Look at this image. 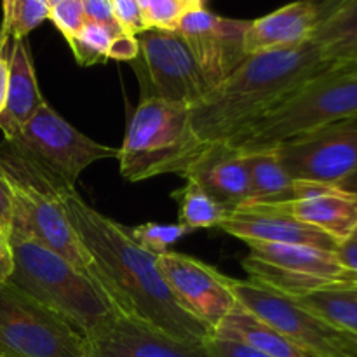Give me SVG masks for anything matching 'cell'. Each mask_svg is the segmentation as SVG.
<instances>
[{"instance_id":"obj_33","label":"cell","mask_w":357,"mask_h":357,"mask_svg":"<svg viewBox=\"0 0 357 357\" xmlns=\"http://www.w3.org/2000/svg\"><path fill=\"white\" fill-rule=\"evenodd\" d=\"M206 349L211 357H268L246 347V345L237 344V342L222 340V338L215 337L206 340Z\"/></svg>"},{"instance_id":"obj_4","label":"cell","mask_w":357,"mask_h":357,"mask_svg":"<svg viewBox=\"0 0 357 357\" xmlns=\"http://www.w3.org/2000/svg\"><path fill=\"white\" fill-rule=\"evenodd\" d=\"M14 253L10 281L86 337L119 312L100 284L66 258L35 239L9 237Z\"/></svg>"},{"instance_id":"obj_18","label":"cell","mask_w":357,"mask_h":357,"mask_svg":"<svg viewBox=\"0 0 357 357\" xmlns=\"http://www.w3.org/2000/svg\"><path fill=\"white\" fill-rule=\"evenodd\" d=\"M316 0H296L264 17L250 21L244 31L246 56L289 49L312 40L317 26Z\"/></svg>"},{"instance_id":"obj_32","label":"cell","mask_w":357,"mask_h":357,"mask_svg":"<svg viewBox=\"0 0 357 357\" xmlns=\"http://www.w3.org/2000/svg\"><path fill=\"white\" fill-rule=\"evenodd\" d=\"M82 3L87 21L110 28L115 33H124L115 21L112 0H82Z\"/></svg>"},{"instance_id":"obj_41","label":"cell","mask_w":357,"mask_h":357,"mask_svg":"<svg viewBox=\"0 0 357 357\" xmlns=\"http://www.w3.org/2000/svg\"><path fill=\"white\" fill-rule=\"evenodd\" d=\"M338 0H316V6H317V16H319V13H323L324 9H328V7H331L333 3H337Z\"/></svg>"},{"instance_id":"obj_7","label":"cell","mask_w":357,"mask_h":357,"mask_svg":"<svg viewBox=\"0 0 357 357\" xmlns=\"http://www.w3.org/2000/svg\"><path fill=\"white\" fill-rule=\"evenodd\" d=\"M0 357H86L84 337L23 289L3 282Z\"/></svg>"},{"instance_id":"obj_35","label":"cell","mask_w":357,"mask_h":357,"mask_svg":"<svg viewBox=\"0 0 357 357\" xmlns=\"http://www.w3.org/2000/svg\"><path fill=\"white\" fill-rule=\"evenodd\" d=\"M9 51L10 38L0 35V114L6 107L7 86H9Z\"/></svg>"},{"instance_id":"obj_25","label":"cell","mask_w":357,"mask_h":357,"mask_svg":"<svg viewBox=\"0 0 357 357\" xmlns=\"http://www.w3.org/2000/svg\"><path fill=\"white\" fill-rule=\"evenodd\" d=\"M173 197L180 202V222L178 223L190 229L192 232L197 229L220 227L229 213L192 180H187L185 187L174 192Z\"/></svg>"},{"instance_id":"obj_11","label":"cell","mask_w":357,"mask_h":357,"mask_svg":"<svg viewBox=\"0 0 357 357\" xmlns=\"http://www.w3.org/2000/svg\"><path fill=\"white\" fill-rule=\"evenodd\" d=\"M7 142L16 143L68 187H75L91 164L119 155L117 149L87 138L47 103L38 108L16 138Z\"/></svg>"},{"instance_id":"obj_22","label":"cell","mask_w":357,"mask_h":357,"mask_svg":"<svg viewBox=\"0 0 357 357\" xmlns=\"http://www.w3.org/2000/svg\"><path fill=\"white\" fill-rule=\"evenodd\" d=\"M213 337L237 342L268 357H310L239 303L223 317Z\"/></svg>"},{"instance_id":"obj_3","label":"cell","mask_w":357,"mask_h":357,"mask_svg":"<svg viewBox=\"0 0 357 357\" xmlns=\"http://www.w3.org/2000/svg\"><path fill=\"white\" fill-rule=\"evenodd\" d=\"M0 174L13 194L9 237L38 241L93 278V260L66 213L65 190L68 185L7 139L0 143Z\"/></svg>"},{"instance_id":"obj_10","label":"cell","mask_w":357,"mask_h":357,"mask_svg":"<svg viewBox=\"0 0 357 357\" xmlns=\"http://www.w3.org/2000/svg\"><path fill=\"white\" fill-rule=\"evenodd\" d=\"M237 303L253 312L310 357H354L345 349L340 331L300 305L295 298L251 279L227 278Z\"/></svg>"},{"instance_id":"obj_16","label":"cell","mask_w":357,"mask_h":357,"mask_svg":"<svg viewBox=\"0 0 357 357\" xmlns=\"http://www.w3.org/2000/svg\"><path fill=\"white\" fill-rule=\"evenodd\" d=\"M180 176L195 181L227 211L246 208L251 202V174L246 153L230 143L206 145Z\"/></svg>"},{"instance_id":"obj_29","label":"cell","mask_w":357,"mask_h":357,"mask_svg":"<svg viewBox=\"0 0 357 357\" xmlns=\"http://www.w3.org/2000/svg\"><path fill=\"white\" fill-rule=\"evenodd\" d=\"M142 10L146 28L155 30H171L178 28L187 9L178 0H136Z\"/></svg>"},{"instance_id":"obj_1","label":"cell","mask_w":357,"mask_h":357,"mask_svg":"<svg viewBox=\"0 0 357 357\" xmlns=\"http://www.w3.org/2000/svg\"><path fill=\"white\" fill-rule=\"evenodd\" d=\"M70 223L93 260V278L115 309L138 317L166 333L206 344L213 331L185 312L157 268V257L143 250L129 229L84 202L73 187L65 190Z\"/></svg>"},{"instance_id":"obj_20","label":"cell","mask_w":357,"mask_h":357,"mask_svg":"<svg viewBox=\"0 0 357 357\" xmlns=\"http://www.w3.org/2000/svg\"><path fill=\"white\" fill-rule=\"evenodd\" d=\"M44 103L45 100L38 89L33 59L26 38H14L10 40L9 51L7 100L0 114V131L3 132V139L16 138Z\"/></svg>"},{"instance_id":"obj_36","label":"cell","mask_w":357,"mask_h":357,"mask_svg":"<svg viewBox=\"0 0 357 357\" xmlns=\"http://www.w3.org/2000/svg\"><path fill=\"white\" fill-rule=\"evenodd\" d=\"M10 223H13V194L0 174V232L10 234Z\"/></svg>"},{"instance_id":"obj_37","label":"cell","mask_w":357,"mask_h":357,"mask_svg":"<svg viewBox=\"0 0 357 357\" xmlns=\"http://www.w3.org/2000/svg\"><path fill=\"white\" fill-rule=\"evenodd\" d=\"M14 271V253L9 234L0 232V284L10 281Z\"/></svg>"},{"instance_id":"obj_5","label":"cell","mask_w":357,"mask_h":357,"mask_svg":"<svg viewBox=\"0 0 357 357\" xmlns=\"http://www.w3.org/2000/svg\"><path fill=\"white\" fill-rule=\"evenodd\" d=\"M357 117V61L330 65L310 77L230 145L243 152L274 149L328 124Z\"/></svg>"},{"instance_id":"obj_14","label":"cell","mask_w":357,"mask_h":357,"mask_svg":"<svg viewBox=\"0 0 357 357\" xmlns=\"http://www.w3.org/2000/svg\"><path fill=\"white\" fill-rule=\"evenodd\" d=\"M86 357H211L206 344H190L160 328L114 312L84 337Z\"/></svg>"},{"instance_id":"obj_31","label":"cell","mask_w":357,"mask_h":357,"mask_svg":"<svg viewBox=\"0 0 357 357\" xmlns=\"http://www.w3.org/2000/svg\"><path fill=\"white\" fill-rule=\"evenodd\" d=\"M112 9H114L115 21L124 33L139 35L142 31L149 30L136 0H112Z\"/></svg>"},{"instance_id":"obj_9","label":"cell","mask_w":357,"mask_h":357,"mask_svg":"<svg viewBox=\"0 0 357 357\" xmlns=\"http://www.w3.org/2000/svg\"><path fill=\"white\" fill-rule=\"evenodd\" d=\"M274 149L296 180L357 192V117L314 129Z\"/></svg>"},{"instance_id":"obj_34","label":"cell","mask_w":357,"mask_h":357,"mask_svg":"<svg viewBox=\"0 0 357 357\" xmlns=\"http://www.w3.org/2000/svg\"><path fill=\"white\" fill-rule=\"evenodd\" d=\"M139 56V42L136 35L121 33L115 35L108 51V59L117 61H131Z\"/></svg>"},{"instance_id":"obj_24","label":"cell","mask_w":357,"mask_h":357,"mask_svg":"<svg viewBox=\"0 0 357 357\" xmlns=\"http://www.w3.org/2000/svg\"><path fill=\"white\" fill-rule=\"evenodd\" d=\"M295 300L335 330L357 337V281L331 282Z\"/></svg>"},{"instance_id":"obj_28","label":"cell","mask_w":357,"mask_h":357,"mask_svg":"<svg viewBox=\"0 0 357 357\" xmlns=\"http://www.w3.org/2000/svg\"><path fill=\"white\" fill-rule=\"evenodd\" d=\"M192 230L181 223L164 225V223L146 222L135 227V229H129V234L135 239V243L139 244L145 251L152 253L153 257H160V255L171 251L169 248L173 244H176L178 241L183 239Z\"/></svg>"},{"instance_id":"obj_13","label":"cell","mask_w":357,"mask_h":357,"mask_svg":"<svg viewBox=\"0 0 357 357\" xmlns=\"http://www.w3.org/2000/svg\"><path fill=\"white\" fill-rule=\"evenodd\" d=\"M157 268L181 309L206 324L213 335L223 317L237 305L225 275L197 258L167 251L157 257Z\"/></svg>"},{"instance_id":"obj_39","label":"cell","mask_w":357,"mask_h":357,"mask_svg":"<svg viewBox=\"0 0 357 357\" xmlns=\"http://www.w3.org/2000/svg\"><path fill=\"white\" fill-rule=\"evenodd\" d=\"M340 335H342V340H344L345 349L351 352V356L357 357V337L356 335L345 333V331H340Z\"/></svg>"},{"instance_id":"obj_19","label":"cell","mask_w":357,"mask_h":357,"mask_svg":"<svg viewBox=\"0 0 357 357\" xmlns=\"http://www.w3.org/2000/svg\"><path fill=\"white\" fill-rule=\"evenodd\" d=\"M282 208L300 222L330 236L338 246L357 229V192L317 183L309 194Z\"/></svg>"},{"instance_id":"obj_30","label":"cell","mask_w":357,"mask_h":357,"mask_svg":"<svg viewBox=\"0 0 357 357\" xmlns=\"http://www.w3.org/2000/svg\"><path fill=\"white\" fill-rule=\"evenodd\" d=\"M49 20L66 40L75 37L87 23L82 0H49Z\"/></svg>"},{"instance_id":"obj_40","label":"cell","mask_w":357,"mask_h":357,"mask_svg":"<svg viewBox=\"0 0 357 357\" xmlns=\"http://www.w3.org/2000/svg\"><path fill=\"white\" fill-rule=\"evenodd\" d=\"M181 6L188 10H194V9H202L204 7V0H178Z\"/></svg>"},{"instance_id":"obj_15","label":"cell","mask_w":357,"mask_h":357,"mask_svg":"<svg viewBox=\"0 0 357 357\" xmlns=\"http://www.w3.org/2000/svg\"><path fill=\"white\" fill-rule=\"evenodd\" d=\"M250 21L216 16L204 7L185 13L176 31L187 42L209 87L230 75L244 59V31Z\"/></svg>"},{"instance_id":"obj_21","label":"cell","mask_w":357,"mask_h":357,"mask_svg":"<svg viewBox=\"0 0 357 357\" xmlns=\"http://www.w3.org/2000/svg\"><path fill=\"white\" fill-rule=\"evenodd\" d=\"M244 153L251 174L250 206H286L307 195L317 185L293 178L282 166L275 149Z\"/></svg>"},{"instance_id":"obj_8","label":"cell","mask_w":357,"mask_h":357,"mask_svg":"<svg viewBox=\"0 0 357 357\" xmlns=\"http://www.w3.org/2000/svg\"><path fill=\"white\" fill-rule=\"evenodd\" d=\"M250 255L243 267L251 281L260 282L284 295L303 296L331 282L357 281L337 251L321 250L303 244H275L248 241Z\"/></svg>"},{"instance_id":"obj_26","label":"cell","mask_w":357,"mask_h":357,"mask_svg":"<svg viewBox=\"0 0 357 357\" xmlns=\"http://www.w3.org/2000/svg\"><path fill=\"white\" fill-rule=\"evenodd\" d=\"M49 20V0H3V23L0 35L26 38V35Z\"/></svg>"},{"instance_id":"obj_6","label":"cell","mask_w":357,"mask_h":357,"mask_svg":"<svg viewBox=\"0 0 357 357\" xmlns=\"http://www.w3.org/2000/svg\"><path fill=\"white\" fill-rule=\"evenodd\" d=\"M201 150L192 135L190 107L145 96L129 121L117 159L122 176L136 183L159 174H180Z\"/></svg>"},{"instance_id":"obj_38","label":"cell","mask_w":357,"mask_h":357,"mask_svg":"<svg viewBox=\"0 0 357 357\" xmlns=\"http://www.w3.org/2000/svg\"><path fill=\"white\" fill-rule=\"evenodd\" d=\"M337 255L338 258H340L342 264H344L349 271L356 272L357 274V229L344 244L338 246Z\"/></svg>"},{"instance_id":"obj_2","label":"cell","mask_w":357,"mask_h":357,"mask_svg":"<svg viewBox=\"0 0 357 357\" xmlns=\"http://www.w3.org/2000/svg\"><path fill=\"white\" fill-rule=\"evenodd\" d=\"M328 66L312 40L248 56L190 107L192 135L202 149L211 143H232Z\"/></svg>"},{"instance_id":"obj_27","label":"cell","mask_w":357,"mask_h":357,"mask_svg":"<svg viewBox=\"0 0 357 357\" xmlns=\"http://www.w3.org/2000/svg\"><path fill=\"white\" fill-rule=\"evenodd\" d=\"M115 35L121 33H115L110 28L87 21L82 30L66 42L80 66H93L108 61V51H110V44Z\"/></svg>"},{"instance_id":"obj_23","label":"cell","mask_w":357,"mask_h":357,"mask_svg":"<svg viewBox=\"0 0 357 357\" xmlns=\"http://www.w3.org/2000/svg\"><path fill=\"white\" fill-rule=\"evenodd\" d=\"M312 42L330 65L357 61V0H338L319 13Z\"/></svg>"},{"instance_id":"obj_17","label":"cell","mask_w":357,"mask_h":357,"mask_svg":"<svg viewBox=\"0 0 357 357\" xmlns=\"http://www.w3.org/2000/svg\"><path fill=\"white\" fill-rule=\"evenodd\" d=\"M220 229L237 239L275 244H303L337 251L338 244L321 230L300 222L282 206H246L229 211Z\"/></svg>"},{"instance_id":"obj_12","label":"cell","mask_w":357,"mask_h":357,"mask_svg":"<svg viewBox=\"0 0 357 357\" xmlns=\"http://www.w3.org/2000/svg\"><path fill=\"white\" fill-rule=\"evenodd\" d=\"M136 37L152 86L150 96L194 107L211 89L187 42L176 30L149 28Z\"/></svg>"}]
</instances>
